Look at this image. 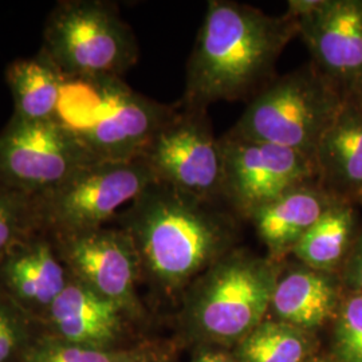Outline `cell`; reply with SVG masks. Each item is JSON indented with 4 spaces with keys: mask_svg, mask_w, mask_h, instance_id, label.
<instances>
[{
    "mask_svg": "<svg viewBox=\"0 0 362 362\" xmlns=\"http://www.w3.org/2000/svg\"><path fill=\"white\" fill-rule=\"evenodd\" d=\"M338 202L341 200L326 192L318 182H310L260 208L250 220L272 254L281 255L293 252L305 233Z\"/></svg>",
    "mask_w": 362,
    "mask_h": 362,
    "instance_id": "16",
    "label": "cell"
},
{
    "mask_svg": "<svg viewBox=\"0 0 362 362\" xmlns=\"http://www.w3.org/2000/svg\"><path fill=\"white\" fill-rule=\"evenodd\" d=\"M305 342L286 325L260 324L240 346L245 362H302Z\"/></svg>",
    "mask_w": 362,
    "mask_h": 362,
    "instance_id": "21",
    "label": "cell"
},
{
    "mask_svg": "<svg viewBox=\"0 0 362 362\" xmlns=\"http://www.w3.org/2000/svg\"><path fill=\"white\" fill-rule=\"evenodd\" d=\"M124 357V354L81 346L64 339H47L28 351L26 362H119Z\"/></svg>",
    "mask_w": 362,
    "mask_h": 362,
    "instance_id": "22",
    "label": "cell"
},
{
    "mask_svg": "<svg viewBox=\"0 0 362 362\" xmlns=\"http://www.w3.org/2000/svg\"><path fill=\"white\" fill-rule=\"evenodd\" d=\"M223 152V199L251 218L260 208L300 185L317 182L314 160L294 149L227 133Z\"/></svg>",
    "mask_w": 362,
    "mask_h": 362,
    "instance_id": "9",
    "label": "cell"
},
{
    "mask_svg": "<svg viewBox=\"0 0 362 362\" xmlns=\"http://www.w3.org/2000/svg\"><path fill=\"white\" fill-rule=\"evenodd\" d=\"M297 22L311 64L344 103L362 106V0H320Z\"/></svg>",
    "mask_w": 362,
    "mask_h": 362,
    "instance_id": "11",
    "label": "cell"
},
{
    "mask_svg": "<svg viewBox=\"0 0 362 362\" xmlns=\"http://www.w3.org/2000/svg\"><path fill=\"white\" fill-rule=\"evenodd\" d=\"M276 279L266 260L242 254L218 259L194 296L197 322L220 338L243 336L257 329L270 309Z\"/></svg>",
    "mask_w": 362,
    "mask_h": 362,
    "instance_id": "10",
    "label": "cell"
},
{
    "mask_svg": "<svg viewBox=\"0 0 362 362\" xmlns=\"http://www.w3.org/2000/svg\"><path fill=\"white\" fill-rule=\"evenodd\" d=\"M143 157L156 180L202 202L223 197V152L207 110H175L156 132Z\"/></svg>",
    "mask_w": 362,
    "mask_h": 362,
    "instance_id": "7",
    "label": "cell"
},
{
    "mask_svg": "<svg viewBox=\"0 0 362 362\" xmlns=\"http://www.w3.org/2000/svg\"><path fill=\"white\" fill-rule=\"evenodd\" d=\"M50 236L70 275L121 310L134 308L140 262L125 231L101 227Z\"/></svg>",
    "mask_w": 362,
    "mask_h": 362,
    "instance_id": "12",
    "label": "cell"
},
{
    "mask_svg": "<svg viewBox=\"0 0 362 362\" xmlns=\"http://www.w3.org/2000/svg\"><path fill=\"white\" fill-rule=\"evenodd\" d=\"M194 362H230V360L227 357H224L223 354L206 353V354H202L200 357H197Z\"/></svg>",
    "mask_w": 362,
    "mask_h": 362,
    "instance_id": "26",
    "label": "cell"
},
{
    "mask_svg": "<svg viewBox=\"0 0 362 362\" xmlns=\"http://www.w3.org/2000/svg\"><path fill=\"white\" fill-rule=\"evenodd\" d=\"M119 362H158L153 360L152 357L148 356H134V357H128L125 356Z\"/></svg>",
    "mask_w": 362,
    "mask_h": 362,
    "instance_id": "27",
    "label": "cell"
},
{
    "mask_svg": "<svg viewBox=\"0 0 362 362\" xmlns=\"http://www.w3.org/2000/svg\"><path fill=\"white\" fill-rule=\"evenodd\" d=\"M117 219L136 248L140 266L165 288L187 284L218 259L228 233V221L212 203L160 181Z\"/></svg>",
    "mask_w": 362,
    "mask_h": 362,
    "instance_id": "2",
    "label": "cell"
},
{
    "mask_svg": "<svg viewBox=\"0 0 362 362\" xmlns=\"http://www.w3.org/2000/svg\"><path fill=\"white\" fill-rule=\"evenodd\" d=\"M64 79L42 52L13 61L6 70L15 106L13 117L27 121L55 119Z\"/></svg>",
    "mask_w": 362,
    "mask_h": 362,
    "instance_id": "18",
    "label": "cell"
},
{
    "mask_svg": "<svg viewBox=\"0 0 362 362\" xmlns=\"http://www.w3.org/2000/svg\"><path fill=\"white\" fill-rule=\"evenodd\" d=\"M155 181L143 156L86 164L57 188L37 196L43 231L65 235L101 228Z\"/></svg>",
    "mask_w": 362,
    "mask_h": 362,
    "instance_id": "6",
    "label": "cell"
},
{
    "mask_svg": "<svg viewBox=\"0 0 362 362\" xmlns=\"http://www.w3.org/2000/svg\"><path fill=\"white\" fill-rule=\"evenodd\" d=\"M21 324L13 309V299L0 290V362H6L21 341Z\"/></svg>",
    "mask_w": 362,
    "mask_h": 362,
    "instance_id": "24",
    "label": "cell"
},
{
    "mask_svg": "<svg viewBox=\"0 0 362 362\" xmlns=\"http://www.w3.org/2000/svg\"><path fill=\"white\" fill-rule=\"evenodd\" d=\"M70 278L52 236L35 233L11 248L0 260L3 291L16 302L49 310Z\"/></svg>",
    "mask_w": 362,
    "mask_h": 362,
    "instance_id": "13",
    "label": "cell"
},
{
    "mask_svg": "<svg viewBox=\"0 0 362 362\" xmlns=\"http://www.w3.org/2000/svg\"><path fill=\"white\" fill-rule=\"evenodd\" d=\"M94 161L57 119L13 116L0 132V184L33 196L52 191Z\"/></svg>",
    "mask_w": 362,
    "mask_h": 362,
    "instance_id": "8",
    "label": "cell"
},
{
    "mask_svg": "<svg viewBox=\"0 0 362 362\" xmlns=\"http://www.w3.org/2000/svg\"><path fill=\"white\" fill-rule=\"evenodd\" d=\"M297 19L274 16L231 0L208 1L187 65L182 107L207 110L219 101L252 98L272 79Z\"/></svg>",
    "mask_w": 362,
    "mask_h": 362,
    "instance_id": "1",
    "label": "cell"
},
{
    "mask_svg": "<svg viewBox=\"0 0 362 362\" xmlns=\"http://www.w3.org/2000/svg\"><path fill=\"white\" fill-rule=\"evenodd\" d=\"M47 313L64 341L101 349L118 333L122 310L70 275Z\"/></svg>",
    "mask_w": 362,
    "mask_h": 362,
    "instance_id": "15",
    "label": "cell"
},
{
    "mask_svg": "<svg viewBox=\"0 0 362 362\" xmlns=\"http://www.w3.org/2000/svg\"><path fill=\"white\" fill-rule=\"evenodd\" d=\"M42 231L38 197L0 184V260L16 245Z\"/></svg>",
    "mask_w": 362,
    "mask_h": 362,
    "instance_id": "20",
    "label": "cell"
},
{
    "mask_svg": "<svg viewBox=\"0 0 362 362\" xmlns=\"http://www.w3.org/2000/svg\"><path fill=\"white\" fill-rule=\"evenodd\" d=\"M39 52L65 78H121L136 65L139 45L115 4L67 0L49 15Z\"/></svg>",
    "mask_w": 362,
    "mask_h": 362,
    "instance_id": "5",
    "label": "cell"
},
{
    "mask_svg": "<svg viewBox=\"0 0 362 362\" xmlns=\"http://www.w3.org/2000/svg\"><path fill=\"white\" fill-rule=\"evenodd\" d=\"M344 104L334 86L309 64L272 79L251 98L228 133L294 149L314 160L325 132Z\"/></svg>",
    "mask_w": 362,
    "mask_h": 362,
    "instance_id": "4",
    "label": "cell"
},
{
    "mask_svg": "<svg viewBox=\"0 0 362 362\" xmlns=\"http://www.w3.org/2000/svg\"><path fill=\"white\" fill-rule=\"evenodd\" d=\"M348 276L356 291L362 294V233L356 240L350 255Z\"/></svg>",
    "mask_w": 362,
    "mask_h": 362,
    "instance_id": "25",
    "label": "cell"
},
{
    "mask_svg": "<svg viewBox=\"0 0 362 362\" xmlns=\"http://www.w3.org/2000/svg\"><path fill=\"white\" fill-rule=\"evenodd\" d=\"M356 226L351 203L338 202L318 220L293 248L306 267L330 272L339 264L349 248Z\"/></svg>",
    "mask_w": 362,
    "mask_h": 362,
    "instance_id": "19",
    "label": "cell"
},
{
    "mask_svg": "<svg viewBox=\"0 0 362 362\" xmlns=\"http://www.w3.org/2000/svg\"><path fill=\"white\" fill-rule=\"evenodd\" d=\"M336 302V286L326 272L302 267L276 279L270 308L287 324L310 327L322 324Z\"/></svg>",
    "mask_w": 362,
    "mask_h": 362,
    "instance_id": "17",
    "label": "cell"
},
{
    "mask_svg": "<svg viewBox=\"0 0 362 362\" xmlns=\"http://www.w3.org/2000/svg\"><path fill=\"white\" fill-rule=\"evenodd\" d=\"M337 339L345 362H362V294L357 291L341 308Z\"/></svg>",
    "mask_w": 362,
    "mask_h": 362,
    "instance_id": "23",
    "label": "cell"
},
{
    "mask_svg": "<svg viewBox=\"0 0 362 362\" xmlns=\"http://www.w3.org/2000/svg\"><path fill=\"white\" fill-rule=\"evenodd\" d=\"M317 182L342 202H362V106L344 104L314 153Z\"/></svg>",
    "mask_w": 362,
    "mask_h": 362,
    "instance_id": "14",
    "label": "cell"
},
{
    "mask_svg": "<svg viewBox=\"0 0 362 362\" xmlns=\"http://www.w3.org/2000/svg\"><path fill=\"white\" fill-rule=\"evenodd\" d=\"M175 110L121 78H65L55 119L95 161H125L143 156Z\"/></svg>",
    "mask_w": 362,
    "mask_h": 362,
    "instance_id": "3",
    "label": "cell"
}]
</instances>
